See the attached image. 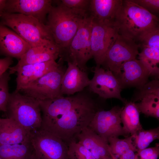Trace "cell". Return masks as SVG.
<instances>
[{
	"label": "cell",
	"instance_id": "cell-1",
	"mask_svg": "<svg viewBox=\"0 0 159 159\" xmlns=\"http://www.w3.org/2000/svg\"><path fill=\"white\" fill-rule=\"evenodd\" d=\"M113 21L119 35L138 43L147 34L159 29L158 17L131 0H122Z\"/></svg>",
	"mask_w": 159,
	"mask_h": 159
},
{
	"label": "cell",
	"instance_id": "cell-2",
	"mask_svg": "<svg viewBox=\"0 0 159 159\" xmlns=\"http://www.w3.org/2000/svg\"><path fill=\"white\" fill-rule=\"evenodd\" d=\"M47 16L46 25L49 30L59 56L68 47L84 19L89 12L71 9L55 1Z\"/></svg>",
	"mask_w": 159,
	"mask_h": 159
},
{
	"label": "cell",
	"instance_id": "cell-3",
	"mask_svg": "<svg viewBox=\"0 0 159 159\" xmlns=\"http://www.w3.org/2000/svg\"><path fill=\"white\" fill-rule=\"evenodd\" d=\"M98 110L91 98L59 117L41 126L40 129L59 138L68 145L88 125Z\"/></svg>",
	"mask_w": 159,
	"mask_h": 159
},
{
	"label": "cell",
	"instance_id": "cell-4",
	"mask_svg": "<svg viewBox=\"0 0 159 159\" xmlns=\"http://www.w3.org/2000/svg\"><path fill=\"white\" fill-rule=\"evenodd\" d=\"M0 19L1 24L11 28L31 47L55 44L47 25L34 17L4 12Z\"/></svg>",
	"mask_w": 159,
	"mask_h": 159
},
{
	"label": "cell",
	"instance_id": "cell-5",
	"mask_svg": "<svg viewBox=\"0 0 159 159\" xmlns=\"http://www.w3.org/2000/svg\"><path fill=\"white\" fill-rule=\"evenodd\" d=\"M39 102L14 91L10 94L6 112L8 118L15 121L29 132L38 130L42 122Z\"/></svg>",
	"mask_w": 159,
	"mask_h": 159
},
{
	"label": "cell",
	"instance_id": "cell-6",
	"mask_svg": "<svg viewBox=\"0 0 159 159\" xmlns=\"http://www.w3.org/2000/svg\"><path fill=\"white\" fill-rule=\"evenodd\" d=\"M92 20L90 14L84 19L68 46L59 56L63 61L74 64L86 72L87 63L92 58L91 46Z\"/></svg>",
	"mask_w": 159,
	"mask_h": 159
},
{
	"label": "cell",
	"instance_id": "cell-7",
	"mask_svg": "<svg viewBox=\"0 0 159 159\" xmlns=\"http://www.w3.org/2000/svg\"><path fill=\"white\" fill-rule=\"evenodd\" d=\"M60 58L59 66L46 74L19 92L38 101L52 99L63 96L61 91L62 80L66 68Z\"/></svg>",
	"mask_w": 159,
	"mask_h": 159
},
{
	"label": "cell",
	"instance_id": "cell-8",
	"mask_svg": "<svg viewBox=\"0 0 159 159\" xmlns=\"http://www.w3.org/2000/svg\"><path fill=\"white\" fill-rule=\"evenodd\" d=\"M113 21L102 22L92 19L91 34V52L96 66L102 65L106 54L118 36Z\"/></svg>",
	"mask_w": 159,
	"mask_h": 159
},
{
	"label": "cell",
	"instance_id": "cell-9",
	"mask_svg": "<svg viewBox=\"0 0 159 159\" xmlns=\"http://www.w3.org/2000/svg\"><path fill=\"white\" fill-rule=\"evenodd\" d=\"M30 138L40 159H69L68 145L59 138L40 128L30 132Z\"/></svg>",
	"mask_w": 159,
	"mask_h": 159
},
{
	"label": "cell",
	"instance_id": "cell-10",
	"mask_svg": "<svg viewBox=\"0 0 159 159\" xmlns=\"http://www.w3.org/2000/svg\"><path fill=\"white\" fill-rule=\"evenodd\" d=\"M123 108L117 105L108 110H98L87 127L107 143L110 138L121 135L126 137L121 125Z\"/></svg>",
	"mask_w": 159,
	"mask_h": 159
},
{
	"label": "cell",
	"instance_id": "cell-11",
	"mask_svg": "<svg viewBox=\"0 0 159 159\" xmlns=\"http://www.w3.org/2000/svg\"><path fill=\"white\" fill-rule=\"evenodd\" d=\"M82 92L66 97L38 101L42 112L41 126L59 117L91 98Z\"/></svg>",
	"mask_w": 159,
	"mask_h": 159
},
{
	"label": "cell",
	"instance_id": "cell-12",
	"mask_svg": "<svg viewBox=\"0 0 159 159\" xmlns=\"http://www.w3.org/2000/svg\"><path fill=\"white\" fill-rule=\"evenodd\" d=\"M139 47L133 40L119 35L106 54L102 68L115 73L123 63L136 59Z\"/></svg>",
	"mask_w": 159,
	"mask_h": 159
},
{
	"label": "cell",
	"instance_id": "cell-13",
	"mask_svg": "<svg viewBox=\"0 0 159 159\" xmlns=\"http://www.w3.org/2000/svg\"><path fill=\"white\" fill-rule=\"evenodd\" d=\"M93 72L88 86L90 91L102 98H115L126 103L127 101L121 96V87L111 71L96 66Z\"/></svg>",
	"mask_w": 159,
	"mask_h": 159
},
{
	"label": "cell",
	"instance_id": "cell-14",
	"mask_svg": "<svg viewBox=\"0 0 159 159\" xmlns=\"http://www.w3.org/2000/svg\"><path fill=\"white\" fill-rule=\"evenodd\" d=\"M113 74L122 89L134 87L140 89L148 82L150 76L147 69L136 59L123 63Z\"/></svg>",
	"mask_w": 159,
	"mask_h": 159
},
{
	"label": "cell",
	"instance_id": "cell-15",
	"mask_svg": "<svg viewBox=\"0 0 159 159\" xmlns=\"http://www.w3.org/2000/svg\"><path fill=\"white\" fill-rule=\"evenodd\" d=\"M53 3L51 0H6L4 12L32 16L45 24Z\"/></svg>",
	"mask_w": 159,
	"mask_h": 159
},
{
	"label": "cell",
	"instance_id": "cell-16",
	"mask_svg": "<svg viewBox=\"0 0 159 159\" xmlns=\"http://www.w3.org/2000/svg\"><path fill=\"white\" fill-rule=\"evenodd\" d=\"M59 63L55 61L30 64L9 68L10 74L16 72V86L15 91L19 92L46 74L56 69Z\"/></svg>",
	"mask_w": 159,
	"mask_h": 159
},
{
	"label": "cell",
	"instance_id": "cell-17",
	"mask_svg": "<svg viewBox=\"0 0 159 159\" xmlns=\"http://www.w3.org/2000/svg\"><path fill=\"white\" fill-rule=\"evenodd\" d=\"M133 101L140 113L159 120V82H148L141 88Z\"/></svg>",
	"mask_w": 159,
	"mask_h": 159
},
{
	"label": "cell",
	"instance_id": "cell-18",
	"mask_svg": "<svg viewBox=\"0 0 159 159\" xmlns=\"http://www.w3.org/2000/svg\"><path fill=\"white\" fill-rule=\"evenodd\" d=\"M31 47L15 32L0 23V54L19 59Z\"/></svg>",
	"mask_w": 159,
	"mask_h": 159
},
{
	"label": "cell",
	"instance_id": "cell-19",
	"mask_svg": "<svg viewBox=\"0 0 159 159\" xmlns=\"http://www.w3.org/2000/svg\"><path fill=\"white\" fill-rule=\"evenodd\" d=\"M67 65L62 80L61 91L63 96L73 95L82 91L88 86L90 80L86 71L70 62H67Z\"/></svg>",
	"mask_w": 159,
	"mask_h": 159
},
{
	"label": "cell",
	"instance_id": "cell-20",
	"mask_svg": "<svg viewBox=\"0 0 159 159\" xmlns=\"http://www.w3.org/2000/svg\"><path fill=\"white\" fill-rule=\"evenodd\" d=\"M88 150L96 159H103L113 155L108 143L88 127L77 136L76 141Z\"/></svg>",
	"mask_w": 159,
	"mask_h": 159
},
{
	"label": "cell",
	"instance_id": "cell-21",
	"mask_svg": "<svg viewBox=\"0 0 159 159\" xmlns=\"http://www.w3.org/2000/svg\"><path fill=\"white\" fill-rule=\"evenodd\" d=\"M30 133L9 118L0 121V145L19 144L30 139Z\"/></svg>",
	"mask_w": 159,
	"mask_h": 159
},
{
	"label": "cell",
	"instance_id": "cell-22",
	"mask_svg": "<svg viewBox=\"0 0 159 159\" xmlns=\"http://www.w3.org/2000/svg\"><path fill=\"white\" fill-rule=\"evenodd\" d=\"M59 56L55 44L31 47L19 59L14 67L50 61H55Z\"/></svg>",
	"mask_w": 159,
	"mask_h": 159
},
{
	"label": "cell",
	"instance_id": "cell-23",
	"mask_svg": "<svg viewBox=\"0 0 159 159\" xmlns=\"http://www.w3.org/2000/svg\"><path fill=\"white\" fill-rule=\"evenodd\" d=\"M122 0H90L89 13L93 19L112 21Z\"/></svg>",
	"mask_w": 159,
	"mask_h": 159
},
{
	"label": "cell",
	"instance_id": "cell-24",
	"mask_svg": "<svg viewBox=\"0 0 159 159\" xmlns=\"http://www.w3.org/2000/svg\"><path fill=\"white\" fill-rule=\"evenodd\" d=\"M120 114L123 130L126 137L132 136L143 129L140 123V113L135 103L127 101Z\"/></svg>",
	"mask_w": 159,
	"mask_h": 159
},
{
	"label": "cell",
	"instance_id": "cell-25",
	"mask_svg": "<svg viewBox=\"0 0 159 159\" xmlns=\"http://www.w3.org/2000/svg\"><path fill=\"white\" fill-rule=\"evenodd\" d=\"M35 155L30 138L19 144L0 145L2 159H32Z\"/></svg>",
	"mask_w": 159,
	"mask_h": 159
},
{
	"label": "cell",
	"instance_id": "cell-26",
	"mask_svg": "<svg viewBox=\"0 0 159 159\" xmlns=\"http://www.w3.org/2000/svg\"><path fill=\"white\" fill-rule=\"evenodd\" d=\"M138 60L147 69L150 76L158 78L159 74V49L146 46H141Z\"/></svg>",
	"mask_w": 159,
	"mask_h": 159
},
{
	"label": "cell",
	"instance_id": "cell-27",
	"mask_svg": "<svg viewBox=\"0 0 159 159\" xmlns=\"http://www.w3.org/2000/svg\"><path fill=\"white\" fill-rule=\"evenodd\" d=\"M137 153L144 149L154 140L159 139V127L145 130L143 128L132 136Z\"/></svg>",
	"mask_w": 159,
	"mask_h": 159
},
{
	"label": "cell",
	"instance_id": "cell-28",
	"mask_svg": "<svg viewBox=\"0 0 159 159\" xmlns=\"http://www.w3.org/2000/svg\"><path fill=\"white\" fill-rule=\"evenodd\" d=\"M112 154L117 159L130 149L136 150L134 145L132 136L121 139L118 137L109 138L107 140Z\"/></svg>",
	"mask_w": 159,
	"mask_h": 159
},
{
	"label": "cell",
	"instance_id": "cell-29",
	"mask_svg": "<svg viewBox=\"0 0 159 159\" xmlns=\"http://www.w3.org/2000/svg\"><path fill=\"white\" fill-rule=\"evenodd\" d=\"M69 159H96L85 147L73 141L68 144Z\"/></svg>",
	"mask_w": 159,
	"mask_h": 159
},
{
	"label": "cell",
	"instance_id": "cell-30",
	"mask_svg": "<svg viewBox=\"0 0 159 159\" xmlns=\"http://www.w3.org/2000/svg\"><path fill=\"white\" fill-rule=\"evenodd\" d=\"M10 74L6 72L0 77V111L5 112H6L10 95L8 87Z\"/></svg>",
	"mask_w": 159,
	"mask_h": 159
},
{
	"label": "cell",
	"instance_id": "cell-31",
	"mask_svg": "<svg viewBox=\"0 0 159 159\" xmlns=\"http://www.w3.org/2000/svg\"><path fill=\"white\" fill-rule=\"evenodd\" d=\"M61 3L66 7L89 12L90 0H61Z\"/></svg>",
	"mask_w": 159,
	"mask_h": 159
},
{
	"label": "cell",
	"instance_id": "cell-32",
	"mask_svg": "<svg viewBox=\"0 0 159 159\" xmlns=\"http://www.w3.org/2000/svg\"><path fill=\"white\" fill-rule=\"evenodd\" d=\"M132 2L157 16L159 11V0H131Z\"/></svg>",
	"mask_w": 159,
	"mask_h": 159
},
{
	"label": "cell",
	"instance_id": "cell-33",
	"mask_svg": "<svg viewBox=\"0 0 159 159\" xmlns=\"http://www.w3.org/2000/svg\"><path fill=\"white\" fill-rule=\"evenodd\" d=\"M159 155V144L137 153L136 159H158Z\"/></svg>",
	"mask_w": 159,
	"mask_h": 159
},
{
	"label": "cell",
	"instance_id": "cell-34",
	"mask_svg": "<svg viewBox=\"0 0 159 159\" xmlns=\"http://www.w3.org/2000/svg\"><path fill=\"white\" fill-rule=\"evenodd\" d=\"M13 62L12 58L11 57L0 59V77L9 68Z\"/></svg>",
	"mask_w": 159,
	"mask_h": 159
},
{
	"label": "cell",
	"instance_id": "cell-35",
	"mask_svg": "<svg viewBox=\"0 0 159 159\" xmlns=\"http://www.w3.org/2000/svg\"><path fill=\"white\" fill-rule=\"evenodd\" d=\"M136 151L133 149H130L120 157L118 159H136Z\"/></svg>",
	"mask_w": 159,
	"mask_h": 159
},
{
	"label": "cell",
	"instance_id": "cell-36",
	"mask_svg": "<svg viewBox=\"0 0 159 159\" xmlns=\"http://www.w3.org/2000/svg\"><path fill=\"white\" fill-rule=\"evenodd\" d=\"M6 0H0V17L4 12Z\"/></svg>",
	"mask_w": 159,
	"mask_h": 159
},
{
	"label": "cell",
	"instance_id": "cell-37",
	"mask_svg": "<svg viewBox=\"0 0 159 159\" xmlns=\"http://www.w3.org/2000/svg\"><path fill=\"white\" fill-rule=\"evenodd\" d=\"M32 159H40V158H38L35 155L34 156Z\"/></svg>",
	"mask_w": 159,
	"mask_h": 159
},
{
	"label": "cell",
	"instance_id": "cell-38",
	"mask_svg": "<svg viewBox=\"0 0 159 159\" xmlns=\"http://www.w3.org/2000/svg\"><path fill=\"white\" fill-rule=\"evenodd\" d=\"M103 159H113V158H112L110 156L105 158Z\"/></svg>",
	"mask_w": 159,
	"mask_h": 159
},
{
	"label": "cell",
	"instance_id": "cell-39",
	"mask_svg": "<svg viewBox=\"0 0 159 159\" xmlns=\"http://www.w3.org/2000/svg\"><path fill=\"white\" fill-rule=\"evenodd\" d=\"M113 159H117V158H116L115 157H114V158Z\"/></svg>",
	"mask_w": 159,
	"mask_h": 159
},
{
	"label": "cell",
	"instance_id": "cell-40",
	"mask_svg": "<svg viewBox=\"0 0 159 159\" xmlns=\"http://www.w3.org/2000/svg\"><path fill=\"white\" fill-rule=\"evenodd\" d=\"M1 118H0V120H1Z\"/></svg>",
	"mask_w": 159,
	"mask_h": 159
},
{
	"label": "cell",
	"instance_id": "cell-41",
	"mask_svg": "<svg viewBox=\"0 0 159 159\" xmlns=\"http://www.w3.org/2000/svg\"><path fill=\"white\" fill-rule=\"evenodd\" d=\"M0 159H2L0 158Z\"/></svg>",
	"mask_w": 159,
	"mask_h": 159
}]
</instances>
